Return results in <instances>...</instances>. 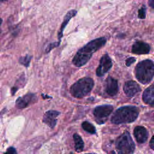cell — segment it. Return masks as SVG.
Wrapping results in <instances>:
<instances>
[{"instance_id":"obj_1","label":"cell","mask_w":154,"mask_h":154,"mask_svg":"<svg viewBox=\"0 0 154 154\" xmlns=\"http://www.w3.org/2000/svg\"><path fill=\"white\" fill-rule=\"evenodd\" d=\"M106 41L107 39L105 37H98L90 41L76 52L72 59L73 64L78 67L85 65L94 52L105 45Z\"/></svg>"},{"instance_id":"obj_2","label":"cell","mask_w":154,"mask_h":154,"mask_svg":"<svg viewBox=\"0 0 154 154\" xmlns=\"http://www.w3.org/2000/svg\"><path fill=\"white\" fill-rule=\"evenodd\" d=\"M138 113V109L136 106H122L117 109L113 114L111 121L115 124L131 123L137 119Z\"/></svg>"},{"instance_id":"obj_3","label":"cell","mask_w":154,"mask_h":154,"mask_svg":"<svg viewBox=\"0 0 154 154\" xmlns=\"http://www.w3.org/2000/svg\"><path fill=\"white\" fill-rule=\"evenodd\" d=\"M135 76L143 84L149 83L154 76V63L150 60L140 61L135 67Z\"/></svg>"},{"instance_id":"obj_4","label":"cell","mask_w":154,"mask_h":154,"mask_svg":"<svg viewBox=\"0 0 154 154\" xmlns=\"http://www.w3.org/2000/svg\"><path fill=\"white\" fill-rule=\"evenodd\" d=\"M94 86V81L90 78H82L70 87V92L76 98H82L88 94Z\"/></svg>"},{"instance_id":"obj_5","label":"cell","mask_w":154,"mask_h":154,"mask_svg":"<svg viewBox=\"0 0 154 154\" xmlns=\"http://www.w3.org/2000/svg\"><path fill=\"white\" fill-rule=\"evenodd\" d=\"M116 149L119 154H132L135 149V144L128 132H125L117 138Z\"/></svg>"},{"instance_id":"obj_6","label":"cell","mask_w":154,"mask_h":154,"mask_svg":"<svg viewBox=\"0 0 154 154\" xmlns=\"http://www.w3.org/2000/svg\"><path fill=\"white\" fill-rule=\"evenodd\" d=\"M113 106L112 105H100L94 108L93 114L98 123H103V122L106 120L107 117L111 114Z\"/></svg>"},{"instance_id":"obj_7","label":"cell","mask_w":154,"mask_h":154,"mask_svg":"<svg viewBox=\"0 0 154 154\" xmlns=\"http://www.w3.org/2000/svg\"><path fill=\"white\" fill-rule=\"evenodd\" d=\"M112 63L108 54H105L100 58L99 66L96 69V75L98 76H103L112 67Z\"/></svg>"},{"instance_id":"obj_8","label":"cell","mask_w":154,"mask_h":154,"mask_svg":"<svg viewBox=\"0 0 154 154\" xmlns=\"http://www.w3.org/2000/svg\"><path fill=\"white\" fill-rule=\"evenodd\" d=\"M37 100V96L33 93H28L22 97H19L16 101V106L17 108H26L31 104L35 103Z\"/></svg>"},{"instance_id":"obj_9","label":"cell","mask_w":154,"mask_h":154,"mask_svg":"<svg viewBox=\"0 0 154 154\" xmlns=\"http://www.w3.org/2000/svg\"><path fill=\"white\" fill-rule=\"evenodd\" d=\"M119 90L117 81L112 77H108L105 82V91L111 96H114L117 94Z\"/></svg>"},{"instance_id":"obj_10","label":"cell","mask_w":154,"mask_h":154,"mask_svg":"<svg viewBox=\"0 0 154 154\" xmlns=\"http://www.w3.org/2000/svg\"><path fill=\"white\" fill-rule=\"evenodd\" d=\"M123 90L128 97H131L137 93L140 92L141 91V88L136 82L134 81H129L125 84Z\"/></svg>"},{"instance_id":"obj_11","label":"cell","mask_w":154,"mask_h":154,"mask_svg":"<svg viewBox=\"0 0 154 154\" xmlns=\"http://www.w3.org/2000/svg\"><path fill=\"white\" fill-rule=\"evenodd\" d=\"M77 14V11L76 10H70L69 11H67V13L66 14L65 16L64 17V19L63 21L61 23V25L60 26V28L58 32V42H61V40L62 38V37H63V32L64 31V29L66 28V26H67V25L69 23V21L70 20V19L75 17Z\"/></svg>"},{"instance_id":"obj_12","label":"cell","mask_w":154,"mask_h":154,"mask_svg":"<svg viewBox=\"0 0 154 154\" xmlns=\"http://www.w3.org/2000/svg\"><path fill=\"white\" fill-rule=\"evenodd\" d=\"M60 114V112L54 110H50L45 112L43 122L48 126H49L51 128H54L57 123V117Z\"/></svg>"},{"instance_id":"obj_13","label":"cell","mask_w":154,"mask_h":154,"mask_svg":"<svg viewBox=\"0 0 154 154\" xmlns=\"http://www.w3.org/2000/svg\"><path fill=\"white\" fill-rule=\"evenodd\" d=\"M150 49L149 45L141 41L135 42L132 46V52L135 54H147L149 52Z\"/></svg>"},{"instance_id":"obj_14","label":"cell","mask_w":154,"mask_h":154,"mask_svg":"<svg viewBox=\"0 0 154 154\" xmlns=\"http://www.w3.org/2000/svg\"><path fill=\"white\" fill-rule=\"evenodd\" d=\"M134 135L138 143H144L147 141L149 134L145 128L138 126L134 129Z\"/></svg>"},{"instance_id":"obj_15","label":"cell","mask_w":154,"mask_h":154,"mask_svg":"<svg viewBox=\"0 0 154 154\" xmlns=\"http://www.w3.org/2000/svg\"><path fill=\"white\" fill-rule=\"evenodd\" d=\"M143 100L146 103L154 106V85H150L144 90Z\"/></svg>"},{"instance_id":"obj_16","label":"cell","mask_w":154,"mask_h":154,"mask_svg":"<svg viewBox=\"0 0 154 154\" xmlns=\"http://www.w3.org/2000/svg\"><path fill=\"white\" fill-rule=\"evenodd\" d=\"M73 140L75 142V149L77 152H81L84 149V142L81 137L78 134H75L73 135Z\"/></svg>"},{"instance_id":"obj_17","label":"cell","mask_w":154,"mask_h":154,"mask_svg":"<svg viewBox=\"0 0 154 154\" xmlns=\"http://www.w3.org/2000/svg\"><path fill=\"white\" fill-rule=\"evenodd\" d=\"M82 127L84 131H85L86 132L90 134H94L96 133L95 127L88 122H86V121L82 123Z\"/></svg>"},{"instance_id":"obj_18","label":"cell","mask_w":154,"mask_h":154,"mask_svg":"<svg viewBox=\"0 0 154 154\" xmlns=\"http://www.w3.org/2000/svg\"><path fill=\"white\" fill-rule=\"evenodd\" d=\"M32 58V56H30L29 55H26L24 57H21L19 60V63L25 66V67H28L29 66V63L31 61V60Z\"/></svg>"},{"instance_id":"obj_19","label":"cell","mask_w":154,"mask_h":154,"mask_svg":"<svg viewBox=\"0 0 154 154\" xmlns=\"http://www.w3.org/2000/svg\"><path fill=\"white\" fill-rule=\"evenodd\" d=\"M60 43H61V42H55L49 43V44L48 45V46L46 47V50H45L46 52V53H48V52H49L52 49H54V48H56V47H58V46L60 45Z\"/></svg>"},{"instance_id":"obj_20","label":"cell","mask_w":154,"mask_h":154,"mask_svg":"<svg viewBox=\"0 0 154 154\" xmlns=\"http://www.w3.org/2000/svg\"><path fill=\"white\" fill-rule=\"evenodd\" d=\"M146 8L145 6H142L138 10V17L140 19H144L146 17Z\"/></svg>"},{"instance_id":"obj_21","label":"cell","mask_w":154,"mask_h":154,"mask_svg":"<svg viewBox=\"0 0 154 154\" xmlns=\"http://www.w3.org/2000/svg\"><path fill=\"white\" fill-rule=\"evenodd\" d=\"M4 154H17L16 149L13 147H8Z\"/></svg>"},{"instance_id":"obj_22","label":"cell","mask_w":154,"mask_h":154,"mask_svg":"<svg viewBox=\"0 0 154 154\" xmlns=\"http://www.w3.org/2000/svg\"><path fill=\"white\" fill-rule=\"evenodd\" d=\"M135 58L134 57H129L126 60V65L127 66H131L132 63H134L135 61Z\"/></svg>"},{"instance_id":"obj_23","label":"cell","mask_w":154,"mask_h":154,"mask_svg":"<svg viewBox=\"0 0 154 154\" xmlns=\"http://www.w3.org/2000/svg\"><path fill=\"white\" fill-rule=\"evenodd\" d=\"M149 144H150V147H151L153 150H154V135H153V136L152 137V138H151V140H150V141Z\"/></svg>"},{"instance_id":"obj_24","label":"cell","mask_w":154,"mask_h":154,"mask_svg":"<svg viewBox=\"0 0 154 154\" xmlns=\"http://www.w3.org/2000/svg\"><path fill=\"white\" fill-rule=\"evenodd\" d=\"M148 1L149 6L152 8H154V0H149Z\"/></svg>"},{"instance_id":"obj_25","label":"cell","mask_w":154,"mask_h":154,"mask_svg":"<svg viewBox=\"0 0 154 154\" xmlns=\"http://www.w3.org/2000/svg\"><path fill=\"white\" fill-rule=\"evenodd\" d=\"M7 1V0H1V2H2V1Z\"/></svg>"},{"instance_id":"obj_26","label":"cell","mask_w":154,"mask_h":154,"mask_svg":"<svg viewBox=\"0 0 154 154\" xmlns=\"http://www.w3.org/2000/svg\"><path fill=\"white\" fill-rule=\"evenodd\" d=\"M87 154H94V153H87Z\"/></svg>"}]
</instances>
